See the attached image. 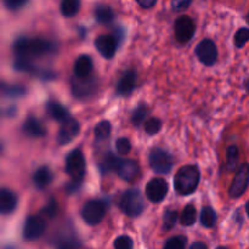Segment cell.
I'll list each match as a JSON object with an SVG mask.
<instances>
[{
    "instance_id": "obj_27",
    "label": "cell",
    "mask_w": 249,
    "mask_h": 249,
    "mask_svg": "<svg viewBox=\"0 0 249 249\" xmlns=\"http://www.w3.org/2000/svg\"><path fill=\"white\" fill-rule=\"evenodd\" d=\"M238 163V148L236 146H230L226 151V168L229 172H233Z\"/></svg>"
},
{
    "instance_id": "obj_26",
    "label": "cell",
    "mask_w": 249,
    "mask_h": 249,
    "mask_svg": "<svg viewBox=\"0 0 249 249\" xmlns=\"http://www.w3.org/2000/svg\"><path fill=\"white\" fill-rule=\"evenodd\" d=\"M109 134H111V124H109V122L102 121L95 126L94 135H95V139H96V141L106 140V139L109 136Z\"/></svg>"
},
{
    "instance_id": "obj_4",
    "label": "cell",
    "mask_w": 249,
    "mask_h": 249,
    "mask_svg": "<svg viewBox=\"0 0 249 249\" xmlns=\"http://www.w3.org/2000/svg\"><path fill=\"white\" fill-rule=\"evenodd\" d=\"M85 160L82 151L74 150L66 158V173L72 179L73 185H80L85 177Z\"/></svg>"
},
{
    "instance_id": "obj_1",
    "label": "cell",
    "mask_w": 249,
    "mask_h": 249,
    "mask_svg": "<svg viewBox=\"0 0 249 249\" xmlns=\"http://www.w3.org/2000/svg\"><path fill=\"white\" fill-rule=\"evenodd\" d=\"M199 184V170L196 165H184L178 170L174 178V187L182 196H189L196 191Z\"/></svg>"
},
{
    "instance_id": "obj_36",
    "label": "cell",
    "mask_w": 249,
    "mask_h": 249,
    "mask_svg": "<svg viewBox=\"0 0 249 249\" xmlns=\"http://www.w3.org/2000/svg\"><path fill=\"white\" fill-rule=\"evenodd\" d=\"M192 0H172V7L175 11H182L186 10L191 5Z\"/></svg>"
},
{
    "instance_id": "obj_33",
    "label": "cell",
    "mask_w": 249,
    "mask_h": 249,
    "mask_svg": "<svg viewBox=\"0 0 249 249\" xmlns=\"http://www.w3.org/2000/svg\"><path fill=\"white\" fill-rule=\"evenodd\" d=\"M249 40V29L248 28H241L238 29L237 33L235 36V45L237 48H243L246 43Z\"/></svg>"
},
{
    "instance_id": "obj_31",
    "label": "cell",
    "mask_w": 249,
    "mask_h": 249,
    "mask_svg": "<svg viewBox=\"0 0 249 249\" xmlns=\"http://www.w3.org/2000/svg\"><path fill=\"white\" fill-rule=\"evenodd\" d=\"M160 128H162V123H160V121L158 118H150L145 123V131L147 134H150V135L157 134L160 130Z\"/></svg>"
},
{
    "instance_id": "obj_34",
    "label": "cell",
    "mask_w": 249,
    "mask_h": 249,
    "mask_svg": "<svg viewBox=\"0 0 249 249\" xmlns=\"http://www.w3.org/2000/svg\"><path fill=\"white\" fill-rule=\"evenodd\" d=\"M114 249H133V241L129 236H119L114 241Z\"/></svg>"
},
{
    "instance_id": "obj_8",
    "label": "cell",
    "mask_w": 249,
    "mask_h": 249,
    "mask_svg": "<svg viewBox=\"0 0 249 249\" xmlns=\"http://www.w3.org/2000/svg\"><path fill=\"white\" fill-rule=\"evenodd\" d=\"M195 31H196V26H195V22L191 17L180 16L175 21V38H177L179 43L185 44L191 40V38L195 34Z\"/></svg>"
},
{
    "instance_id": "obj_9",
    "label": "cell",
    "mask_w": 249,
    "mask_h": 249,
    "mask_svg": "<svg viewBox=\"0 0 249 249\" xmlns=\"http://www.w3.org/2000/svg\"><path fill=\"white\" fill-rule=\"evenodd\" d=\"M71 85H72L73 95L78 99L88 97L96 91V80L90 75L85 78H78L74 75L71 80Z\"/></svg>"
},
{
    "instance_id": "obj_40",
    "label": "cell",
    "mask_w": 249,
    "mask_h": 249,
    "mask_svg": "<svg viewBox=\"0 0 249 249\" xmlns=\"http://www.w3.org/2000/svg\"><path fill=\"white\" fill-rule=\"evenodd\" d=\"M190 249H208V247H207L206 243L199 242V241H198V242L192 243V246L190 247Z\"/></svg>"
},
{
    "instance_id": "obj_21",
    "label": "cell",
    "mask_w": 249,
    "mask_h": 249,
    "mask_svg": "<svg viewBox=\"0 0 249 249\" xmlns=\"http://www.w3.org/2000/svg\"><path fill=\"white\" fill-rule=\"evenodd\" d=\"M17 198L12 192L7 190L0 191V212L2 213H10L16 208Z\"/></svg>"
},
{
    "instance_id": "obj_30",
    "label": "cell",
    "mask_w": 249,
    "mask_h": 249,
    "mask_svg": "<svg viewBox=\"0 0 249 249\" xmlns=\"http://www.w3.org/2000/svg\"><path fill=\"white\" fill-rule=\"evenodd\" d=\"M178 219V213L175 211H168L164 214V218H163V229L165 231L170 230V229L174 228L175 223H177Z\"/></svg>"
},
{
    "instance_id": "obj_22",
    "label": "cell",
    "mask_w": 249,
    "mask_h": 249,
    "mask_svg": "<svg viewBox=\"0 0 249 249\" xmlns=\"http://www.w3.org/2000/svg\"><path fill=\"white\" fill-rule=\"evenodd\" d=\"M95 17H96L97 22L102 24H107L113 21L114 12L107 5H97L96 9H95Z\"/></svg>"
},
{
    "instance_id": "obj_19",
    "label": "cell",
    "mask_w": 249,
    "mask_h": 249,
    "mask_svg": "<svg viewBox=\"0 0 249 249\" xmlns=\"http://www.w3.org/2000/svg\"><path fill=\"white\" fill-rule=\"evenodd\" d=\"M34 185H36L38 189H45L50 185V182L53 181V173H51L50 168L44 165L40 167L36 173H34L33 177Z\"/></svg>"
},
{
    "instance_id": "obj_39",
    "label": "cell",
    "mask_w": 249,
    "mask_h": 249,
    "mask_svg": "<svg viewBox=\"0 0 249 249\" xmlns=\"http://www.w3.org/2000/svg\"><path fill=\"white\" fill-rule=\"evenodd\" d=\"M136 1H138L139 5H140L141 7H143V9H150V7H152L153 5L157 2V0H136Z\"/></svg>"
},
{
    "instance_id": "obj_13",
    "label": "cell",
    "mask_w": 249,
    "mask_h": 249,
    "mask_svg": "<svg viewBox=\"0 0 249 249\" xmlns=\"http://www.w3.org/2000/svg\"><path fill=\"white\" fill-rule=\"evenodd\" d=\"M117 173H118L119 178L123 179L124 181H134L138 178L139 172V165L135 160H121L118 158L117 160L116 168H114Z\"/></svg>"
},
{
    "instance_id": "obj_10",
    "label": "cell",
    "mask_w": 249,
    "mask_h": 249,
    "mask_svg": "<svg viewBox=\"0 0 249 249\" xmlns=\"http://www.w3.org/2000/svg\"><path fill=\"white\" fill-rule=\"evenodd\" d=\"M168 190H169V186L164 179L155 178V179L150 180L146 186V196H147L148 201L152 203H160L167 197Z\"/></svg>"
},
{
    "instance_id": "obj_24",
    "label": "cell",
    "mask_w": 249,
    "mask_h": 249,
    "mask_svg": "<svg viewBox=\"0 0 249 249\" xmlns=\"http://www.w3.org/2000/svg\"><path fill=\"white\" fill-rule=\"evenodd\" d=\"M79 0H62V2H61V12L66 17L75 16L79 11Z\"/></svg>"
},
{
    "instance_id": "obj_42",
    "label": "cell",
    "mask_w": 249,
    "mask_h": 249,
    "mask_svg": "<svg viewBox=\"0 0 249 249\" xmlns=\"http://www.w3.org/2000/svg\"><path fill=\"white\" fill-rule=\"evenodd\" d=\"M216 249H228V248H225V247H219V248H216Z\"/></svg>"
},
{
    "instance_id": "obj_35",
    "label": "cell",
    "mask_w": 249,
    "mask_h": 249,
    "mask_svg": "<svg viewBox=\"0 0 249 249\" xmlns=\"http://www.w3.org/2000/svg\"><path fill=\"white\" fill-rule=\"evenodd\" d=\"M79 247L80 245L77 240H74V238H66V240L61 241L57 249H79Z\"/></svg>"
},
{
    "instance_id": "obj_29",
    "label": "cell",
    "mask_w": 249,
    "mask_h": 249,
    "mask_svg": "<svg viewBox=\"0 0 249 249\" xmlns=\"http://www.w3.org/2000/svg\"><path fill=\"white\" fill-rule=\"evenodd\" d=\"M164 249H186V238L182 236H175L168 240Z\"/></svg>"
},
{
    "instance_id": "obj_25",
    "label": "cell",
    "mask_w": 249,
    "mask_h": 249,
    "mask_svg": "<svg viewBox=\"0 0 249 249\" xmlns=\"http://www.w3.org/2000/svg\"><path fill=\"white\" fill-rule=\"evenodd\" d=\"M216 223V213L212 207H204L201 213V224L204 228H213Z\"/></svg>"
},
{
    "instance_id": "obj_38",
    "label": "cell",
    "mask_w": 249,
    "mask_h": 249,
    "mask_svg": "<svg viewBox=\"0 0 249 249\" xmlns=\"http://www.w3.org/2000/svg\"><path fill=\"white\" fill-rule=\"evenodd\" d=\"M5 5L11 10H17L19 7L24 6L28 2V0H4Z\"/></svg>"
},
{
    "instance_id": "obj_11",
    "label": "cell",
    "mask_w": 249,
    "mask_h": 249,
    "mask_svg": "<svg viewBox=\"0 0 249 249\" xmlns=\"http://www.w3.org/2000/svg\"><path fill=\"white\" fill-rule=\"evenodd\" d=\"M45 230L46 221L39 215H31L24 224V238L28 241H36L44 235Z\"/></svg>"
},
{
    "instance_id": "obj_43",
    "label": "cell",
    "mask_w": 249,
    "mask_h": 249,
    "mask_svg": "<svg viewBox=\"0 0 249 249\" xmlns=\"http://www.w3.org/2000/svg\"><path fill=\"white\" fill-rule=\"evenodd\" d=\"M247 21H248V23H249V14H248V16H247Z\"/></svg>"
},
{
    "instance_id": "obj_2",
    "label": "cell",
    "mask_w": 249,
    "mask_h": 249,
    "mask_svg": "<svg viewBox=\"0 0 249 249\" xmlns=\"http://www.w3.org/2000/svg\"><path fill=\"white\" fill-rule=\"evenodd\" d=\"M16 51L23 58L40 57L55 51V45L45 39L22 38L16 43Z\"/></svg>"
},
{
    "instance_id": "obj_20",
    "label": "cell",
    "mask_w": 249,
    "mask_h": 249,
    "mask_svg": "<svg viewBox=\"0 0 249 249\" xmlns=\"http://www.w3.org/2000/svg\"><path fill=\"white\" fill-rule=\"evenodd\" d=\"M46 111H48V113L50 114L51 118L60 122V123H63V122H66L71 117L70 112L67 111V108H65L62 105L53 101L49 102V104L46 105Z\"/></svg>"
},
{
    "instance_id": "obj_14",
    "label": "cell",
    "mask_w": 249,
    "mask_h": 249,
    "mask_svg": "<svg viewBox=\"0 0 249 249\" xmlns=\"http://www.w3.org/2000/svg\"><path fill=\"white\" fill-rule=\"evenodd\" d=\"M61 124L62 125H61L60 131H58L57 142L60 145H66V143L71 142L79 134L80 126L77 119L72 118V117H70L67 121Z\"/></svg>"
},
{
    "instance_id": "obj_28",
    "label": "cell",
    "mask_w": 249,
    "mask_h": 249,
    "mask_svg": "<svg viewBox=\"0 0 249 249\" xmlns=\"http://www.w3.org/2000/svg\"><path fill=\"white\" fill-rule=\"evenodd\" d=\"M147 113H148V111H147V108H146V106H143V105L139 106L138 108L134 111L133 117H131V122H133L134 125L140 126L141 124L143 123V121H145Z\"/></svg>"
},
{
    "instance_id": "obj_32",
    "label": "cell",
    "mask_w": 249,
    "mask_h": 249,
    "mask_svg": "<svg viewBox=\"0 0 249 249\" xmlns=\"http://www.w3.org/2000/svg\"><path fill=\"white\" fill-rule=\"evenodd\" d=\"M116 148H117V152H118L121 156L128 155V153L131 151L130 141H129L126 138L118 139L116 142Z\"/></svg>"
},
{
    "instance_id": "obj_37",
    "label": "cell",
    "mask_w": 249,
    "mask_h": 249,
    "mask_svg": "<svg viewBox=\"0 0 249 249\" xmlns=\"http://www.w3.org/2000/svg\"><path fill=\"white\" fill-rule=\"evenodd\" d=\"M56 212H57V204H56L55 199H50L48 206L43 209V213L48 215L49 218H53L56 215Z\"/></svg>"
},
{
    "instance_id": "obj_17",
    "label": "cell",
    "mask_w": 249,
    "mask_h": 249,
    "mask_svg": "<svg viewBox=\"0 0 249 249\" xmlns=\"http://www.w3.org/2000/svg\"><path fill=\"white\" fill-rule=\"evenodd\" d=\"M92 68H94V63H92L91 57L88 55H82L75 61L73 71H74L75 77L85 78L91 74Z\"/></svg>"
},
{
    "instance_id": "obj_44",
    "label": "cell",
    "mask_w": 249,
    "mask_h": 249,
    "mask_svg": "<svg viewBox=\"0 0 249 249\" xmlns=\"http://www.w3.org/2000/svg\"><path fill=\"white\" fill-rule=\"evenodd\" d=\"M248 88H249V83H248Z\"/></svg>"
},
{
    "instance_id": "obj_3",
    "label": "cell",
    "mask_w": 249,
    "mask_h": 249,
    "mask_svg": "<svg viewBox=\"0 0 249 249\" xmlns=\"http://www.w3.org/2000/svg\"><path fill=\"white\" fill-rule=\"evenodd\" d=\"M119 206H121L122 212L130 218L139 216L145 208L142 195L136 189H131L124 192L121 202H119Z\"/></svg>"
},
{
    "instance_id": "obj_6",
    "label": "cell",
    "mask_w": 249,
    "mask_h": 249,
    "mask_svg": "<svg viewBox=\"0 0 249 249\" xmlns=\"http://www.w3.org/2000/svg\"><path fill=\"white\" fill-rule=\"evenodd\" d=\"M150 165L158 174H168L173 168V160L162 148H153L150 153Z\"/></svg>"
},
{
    "instance_id": "obj_5",
    "label": "cell",
    "mask_w": 249,
    "mask_h": 249,
    "mask_svg": "<svg viewBox=\"0 0 249 249\" xmlns=\"http://www.w3.org/2000/svg\"><path fill=\"white\" fill-rule=\"evenodd\" d=\"M106 216V206L99 199L87 202L82 209V218L89 225L94 226L101 223Z\"/></svg>"
},
{
    "instance_id": "obj_15",
    "label": "cell",
    "mask_w": 249,
    "mask_h": 249,
    "mask_svg": "<svg viewBox=\"0 0 249 249\" xmlns=\"http://www.w3.org/2000/svg\"><path fill=\"white\" fill-rule=\"evenodd\" d=\"M117 38L113 36H100L99 38L95 40V46H96L97 51L101 53L102 57L105 58H112L117 53Z\"/></svg>"
},
{
    "instance_id": "obj_12",
    "label": "cell",
    "mask_w": 249,
    "mask_h": 249,
    "mask_svg": "<svg viewBox=\"0 0 249 249\" xmlns=\"http://www.w3.org/2000/svg\"><path fill=\"white\" fill-rule=\"evenodd\" d=\"M196 55L198 56L199 61L206 66H212L216 62L218 58V49L211 39H204L197 45Z\"/></svg>"
},
{
    "instance_id": "obj_16",
    "label": "cell",
    "mask_w": 249,
    "mask_h": 249,
    "mask_svg": "<svg viewBox=\"0 0 249 249\" xmlns=\"http://www.w3.org/2000/svg\"><path fill=\"white\" fill-rule=\"evenodd\" d=\"M136 87L135 71H126L117 84V94L121 96H128L134 91Z\"/></svg>"
},
{
    "instance_id": "obj_23",
    "label": "cell",
    "mask_w": 249,
    "mask_h": 249,
    "mask_svg": "<svg viewBox=\"0 0 249 249\" xmlns=\"http://www.w3.org/2000/svg\"><path fill=\"white\" fill-rule=\"evenodd\" d=\"M197 218V211L195 208V206L192 204H187L184 209H182V213L180 215V223L184 226H191L194 225L195 221Z\"/></svg>"
},
{
    "instance_id": "obj_18",
    "label": "cell",
    "mask_w": 249,
    "mask_h": 249,
    "mask_svg": "<svg viewBox=\"0 0 249 249\" xmlns=\"http://www.w3.org/2000/svg\"><path fill=\"white\" fill-rule=\"evenodd\" d=\"M24 131L28 134L32 138H43L46 134V129L44 128V125L41 124L40 121H38L34 117H29L26 121L23 126Z\"/></svg>"
},
{
    "instance_id": "obj_7",
    "label": "cell",
    "mask_w": 249,
    "mask_h": 249,
    "mask_svg": "<svg viewBox=\"0 0 249 249\" xmlns=\"http://www.w3.org/2000/svg\"><path fill=\"white\" fill-rule=\"evenodd\" d=\"M249 184V164L245 163V164H241V167L238 168L237 173H236L235 178L232 180V184H231L230 190H229V194L232 198H238V197L242 196L243 194L247 190Z\"/></svg>"
},
{
    "instance_id": "obj_41",
    "label": "cell",
    "mask_w": 249,
    "mask_h": 249,
    "mask_svg": "<svg viewBox=\"0 0 249 249\" xmlns=\"http://www.w3.org/2000/svg\"><path fill=\"white\" fill-rule=\"evenodd\" d=\"M246 209H247V213H248V215H249V202L247 203V207H246Z\"/></svg>"
}]
</instances>
